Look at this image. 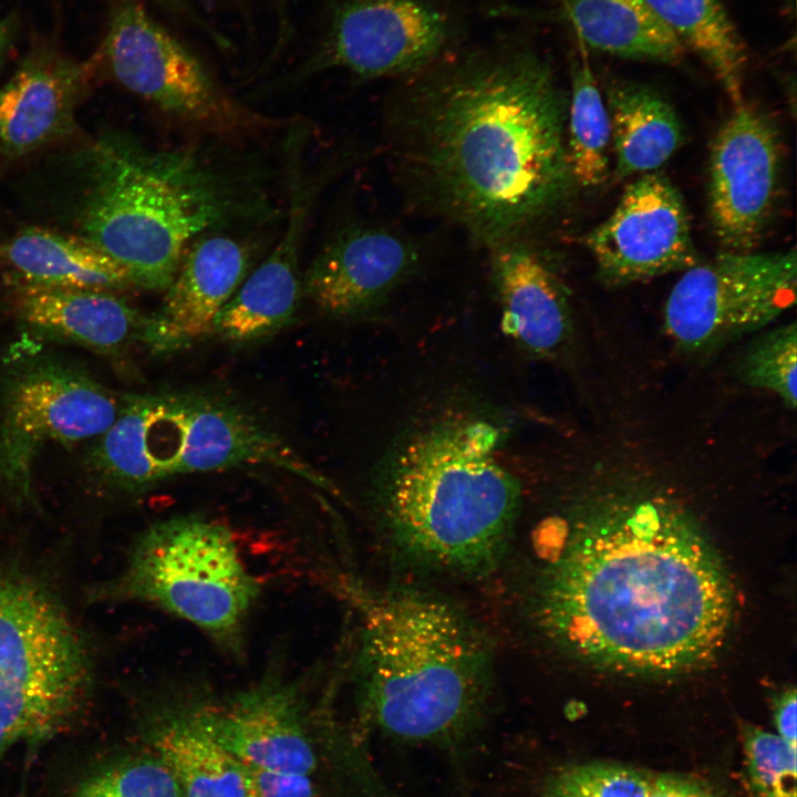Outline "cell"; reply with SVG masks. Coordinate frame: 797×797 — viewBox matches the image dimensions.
<instances>
[{"mask_svg":"<svg viewBox=\"0 0 797 797\" xmlns=\"http://www.w3.org/2000/svg\"><path fill=\"white\" fill-rule=\"evenodd\" d=\"M568 99L548 60L525 46L439 66L387 115V147L407 200L488 249L526 241L577 186Z\"/></svg>","mask_w":797,"mask_h":797,"instance_id":"1","label":"cell"},{"mask_svg":"<svg viewBox=\"0 0 797 797\" xmlns=\"http://www.w3.org/2000/svg\"><path fill=\"white\" fill-rule=\"evenodd\" d=\"M527 607L540 634L577 660L666 675L717 654L734 598L704 536L674 511L643 505L575 531L537 570Z\"/></svg>","mask_w":797,"mask_h":797,"instance_id":"2","label":"cell"},{"mask_svg":"<svg viewBox=\"0 0 797 797\" xmlns=\"http://www.w3.org/2000/svg\"><path fill=\"white\" fill-rule=\"evenodd\" d=\"M72 167L74 235L141 289L166 291L201 235L268 215L256 178L196 149H154L107 134L81 149Z\"/></svg>","mask_w":797,"mask_h":797,"instance_id":"3","label":"cell"},{"mask_svg":"<svg viewBox=\"0 0 797 797\" xmlns=\"http://www.w3.org/2000/svg\"><path fill=\"white\" fill-rule=\"evenodd\" d=\"M499 437L485 420L447 417L418 428L391 453L374 504L403 561L464 578L497 567L521 499L518 480L497 457Z\"/></svg>","mask_w":797,"mask_h":797,"instance_id":"4","label":"cell"},{"mask_svg":"<svg viewBox=\"0 0 797 797\" xmlns=\"http://www.w3.org/2000/svg\"><path fill=\"white\" fill-rule=\"evenodd\" d=\"M360 664L366 717L398 741L463 739L478 725L491 692L487 639L456 607L415 590L364 601Z\"/></svg>","mask_w":797,"mask_h":797,"instance_id":"5","label":"cell"},{"mask_svg":"<svg viewBox=\"0 0 797 797\" xmlns=\"http://www.w3.org/2000/svg\"><path fill=\"white\" fill-rule=\"evenodd\" d=\"M89 449V472L121 491H143L180 475L247 467L284 469L330 482L239 401L203 390L121 397L113 424Z\"/></svg>","mask_w":797,"mask_h":797,"instance_id":"6","label":"cell"},{"mask_svg":"<svg viewBox=\"0 0 797 797\" xmlns=\"http://www.w3.org/2000/svg\"><path fill=\"white\" fill-rule=\"evenodd\" d=\"M260 592L231 531L197 515L151 525L133 545L117 596L162 609L237 649Z\"/></svg>","mask_w":797,"mask_h":797,"instance_id":"7","label":"cell"},{"mask_svg":"<svg viewBox=\"0 0 797 797\" xmlns=\"http://www.w3.org/2000/svg\"><path fill=\"white\" fill-rule=\"evenodd\" d=\"M91 683L89 653L39 586L0 573V755L60 729Z\"/></svg>","mask_w":797,"mask_h":797,"instance_id":"8","label":"cell"},{"mask_svg":"<svg viewBox=\"0 0 797 797\" xmlns=\"http://www.w3.org/2000/svg\"><path fill=\"white\" fill-rule=\"evenodd\" d=\"M121 404L77 363L46 353L31 339L12 346L0 376V490L15 503L33 497L43 449L95 439Z\"/></svg>","mask_w":797,"mask_h":797,"instance_id":"9","label":"cell"},{"mask_svg":"<svg viewBox=\"0 0 797 797\" xmlns=\"http://www.w3.org/2000/svg\"><path fill=\"white\" fill-rule=\"evenodd\" d=\"M796 250L733 252L682 272L664 307V328L684 353L708 354L772 323L795 304Z\"/></svg>","mask_w":797,"mask_h":797,"instance_id":"10","label":"cell"},{"mask_svg":"<svg viewBox=\"0 0 797 797\" xmlns=\"http://www.w3.org/2000/svg\"><path fill=\"white\" fill-rule=\"evenodd\" d=\"M104 54L115 79L176 120L220 136L290 126L228 96L203 64L133 0L111 20Z\"/></svg>","mask_w":797,"mask_h":797,"instance_id":"11","label":"cell"},{"mask_svg":"<svg viewBox=\"0 0 797 797\" xmlns=\"http://www.w3.org/2000/svg\"><path fill=\"white\" fill-rule=\"evenodd\" d=\"M582 242L609 287L683 272L701 261L683 196L660 170L634 178Z\"/></svg>","mask_w":797,"mask_h":797,"instance_id":"12","label":"cell"},{"mask_svg":"<svg viewBox=\"0 0 797 797\" xmlns=\"http://www.w3.org/2000/svg\"><path fill=\"white\" fill-rule=\"evenodd\" d=\"M448 14L429 0H342L300 72L342 68L371 79L418 71L452 40Z\"/></svg>","mask_w":797,"mask_h":797,"instance_id":"13","label":"cell"},{"mask_svg":"<svg viewBox=\"0 0 797 797\" xmlns=\"http://www.w3.org/2000/svg\"><path fill=\"white\" fill-rule=\"evenodd\" d=\"M783 163L777 126L745 102L715 134L708 166V215L722 250L755 251L774 213Z\"/></svg>","mask_w":797,"mask_h":797,"instance_id":"14","label":"cell"},{"mask_svg":"<svg viewBox=\"0 0 797 797\" xmlns=\"http://www.w3.org/2000/svg\"><path fill=\"white\" fill-rule=\"evenodd\" d=\"M420 261L415 241L395 230L348 226L311 261L302 277L303 296L327 317L361 318L380 307Z\"/></svg>","mask_w":797,"mask_h":797,"instance_id":"15","label":"cell"},{"mask_svg":"<svg viewBox=\"0 0 797 797\" xmlns=\"http://www.w3.org/2000/svg\"><path fill=\"white\" fill-rule=\"evenodd\" d=\"M193 724L244 765L310 775L317 765L292 687L265 680L227 705L185 706Z\"/></svg>","mask_w":797,"mask_h":797,"instance_id":"16","label":"cell"},{"mask_svg":"<svg viewBox=\"0 0 797 797\" xmlns=\"http://www.w3.org/2000/svg\"><path fill=\"white\" fill-rule=\"evenodd\" d=\"M247 245L225 234H205L190 244L158 311L146 314L139 344L152 354L186 350L213 334L218 312L246 279Z\"/></svg>","mask_w":797,"mask_h":797,"instance_id":"17","label":"cell"},{"mask_svg":"<svg viewBox=\"0 0 797 797\" xmlns=\"http://www.w3.org/2000/svg\"><path fill=\"white\" fill-rule=\"evenodd\" d=\"M93 62L41 44L0 89V157L18 158L72 133Z\"/></svg>","mask_w":797,"mask_h":797,"instance_id":"18","label":"cell"},{"mask_svg":"<svg viewBox=\"0 0 797 797\" xmlns=\"http://www.w3.org/2000/svg\"><path fill=\"white\" fill-rule=\"evenodd\" d=\"M12 312L34 342L73 344L118 356L139 343L146 314L116 291L44 286L7 278Z\"/></svg>","mask_w":797,"mask_h":797,"instance_id":"19","label":"cell"},{"mask_svg":"<svg viewBox=\"0 0 797 797\" xmlns=\"http://www.w3.org/2000/svg\"><path fill=\"white\" fill-rule=\"evenodd\" d=\"M489 250L505 333L531 355H556L571 332L562 284L527 241H509Z\"/></svg>","mask_w":797,"mask_h":797,"instance_id":"20","label":"cell"},{"mask_svg":"<svg viewBox=\"0 0 797 797\" xmlns=\"http://www.w3.org/2000/svg\"><path fill=\"white\" fill-rule=\"evenodd\" d=\"M0 262L32 283L117 291L132 287L126 270L76 235L27 228L0 240Z\"/></svg>","mask_w":797,"mask_h":797,"instance_id":"21","label":"cell"},{"mask_svg":"<svg viewBox=\"0 0 797 797\" xmlns=\"http://www.w3.org/2000/svg\"><path fill=\"white\" fill-rule=\"evenodd\" d=\"M605 105L618 180L659 170L681 147L679 116L656 91L615 82L607 89Z\"/></svg>","mask_w":797,"mask_h":797,"instance_id":"22","label":"cell"},{"mask_svg":"<svg viewBox=\"0 0 797 797\" xmlns=\"http://www.w3.org/2000/svg\"><path fill=\"white\" fill-rule=\"evenodd\" d=\"M579 41L619 58L681 62L685 48L645 0H568Z\"/></svg>","mask_w":797,"mask_h":797,"instance_id":"23","label":"cell"},{"mask_svg":"<svg viewBox=\"0 0 797 797\" xmlns=\"http://www.w3.org/2000/svg\"><path fill=\"white\" fill-rule=\"evenodd\" d=\"M713 72L734 106L744 102L745 43L721 0H645Z\"/></svg>","mask_w":797,"mask_h":797,"instance_id":"24","label":"cell"},{"mask_svg":"<svg viewBox=\"0 0 797 797\" xmlns=\"http://www.w3.org/2000/svg\"><path fill=\"white\" fill-rule=\"evenodd\" d=\"M154 743L183 797H248L244 765L198 729L185 706L159 725Z\"/></svg>","mask_w":797,"mask_h":797,"instance_id":"25","label":"cell"},{"mask_svg":"<svg viewBox=\"0 0 797 797\" xmlns=\"http://www.w3.org/2000/svg\"><path fill=\"white\" fill-rule=\"evenodd\" d=\"M580 56L571 63L566 141L570 169L577 186L593 189L610 174V118L593 72L580 42Z\"/></svg>","mask_w":797,"mask_h":797,"instance_id":"26","label":"cell"},{"mask_svg":"<svg viewBox=\"0 0 797 797\" xmlns=\"http://www.w3.org/2000/svg\"><path fill=\"white\" fill-rule=\"evenodd\" d=\"M796 364L797 334L793 322L754 340L739 361L738 374L746 385L774 393L794 410Z\"/></svg>","mask_w":797,"mask_h":797,"instance_id":"27","label":"cell"},{"mask_svg":"<svg viewBox=\"0 0 797 797\" xmlns=\"http://www.w3.org/2000/svg\"><path fill=\"white\" fill-rule=\"evenodd\" d=\"M745 779L752 797H797L796 746L760 727L742 726Z\"/></svg>","mask_w":797,"mask_h":797,"instance_id":"28","label":"cell"},{"mask_svg":"<svg viewBox=\"0 0 797 797\" xmlns=\"http://www.w3.org/2000/svg\"><path fill=\"white\" fill-rule=\"evenodd\" d=\"M71 797H183L179 784L158 757H134L86 776Z\"/></svg>","mask_w":797,"mask_h":797,"instance_id":"29","label":"cell"},{"mask_svg":"<svg viewBox=\"0 0 797 797\" xmlns=\"http://www.w3.org/2000/svg\"><path fill=\"white\" fill-rule=\"evenodd\" d=\"M653 776L612 763H587L558 770L542 797H648Z\"/></svg>","mask_w":797,"mask_h":797,"instance_id":"30","label":"cell"},{"mask_svg":"<svg viewBox=\"0 0 797 797\" xmlns=\"http://www.w3.org/2000/svg\"><path fill=\"white\" fill-rule=\"evenodd\" d=\"M244 768L248 797H313L310 775L280 773L248 765H244Z\"/></svg>","mask_w":797,"mask_h":797,"instance_id":"31","label":"cell"},{"mask_svg":"<svg viewBox=\"0 0 797 797\" xmlns=\"http://www.w3.org/2000/svg\"><path fill=\"white\" fill-rule=\"evenodd\" d=\"M648 797H718L704 782L686 775L653 776Z\"/></svg>","mask_w":797,"mask_h":797,"instance_id":"32","label":"cell"},{"mask_svg":"<svg viewBox=\"0 0 797 797\" xmlns=\"http://www.w3.org/2000/svg\"><path fill=\"white\" fill-rule=\"evenodd\" d=\"M796 692L787 689L773 702V717L777 735L788 744L796 746Z\"/></svg>","mask_w":797,"mask_h":797,"instance_id":"33","label":"cell"},{"mask_svg":"<svg viewBox=\"0 0 797 797\" xmlns=\"http://www.w3.org/2000/svg\"><path fill=\"white\" fill-rule=\"evenodd\" d=\"M15 21L13 18L0 20V61L14 35Z\"/></svg>","mask_w":797,"mask_h":797,"instance_id":"34","label":"cell"}]
</instances>
